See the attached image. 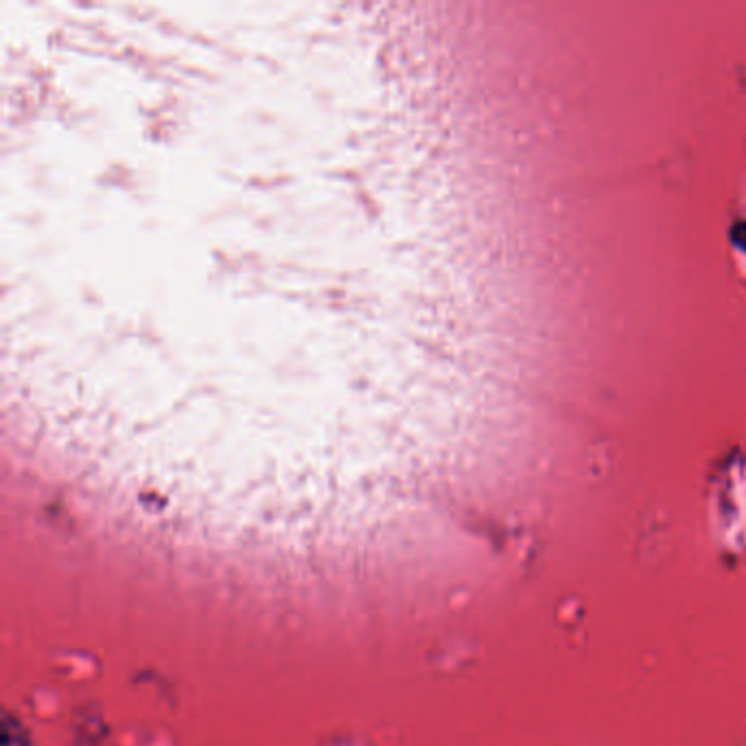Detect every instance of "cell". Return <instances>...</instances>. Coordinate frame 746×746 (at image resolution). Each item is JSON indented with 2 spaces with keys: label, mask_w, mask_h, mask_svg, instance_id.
<instances>
[{
  "label": "cell",
  "mask_w": 746,
  "mask_h": 746,
  "mask_svg": "<svg viewBox=\"0 0 746 746\" xmlns=\"http://www.w3.org/2000/svg\"><path fill=\"white\" fill-rule=\"evenodd\" d=\"M3 746H29V736L20 722L7 714L3 720Z\"/></svg>",
  "instance_id": "6da1fadb"
}]
</instances>
